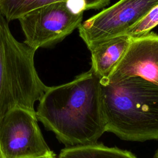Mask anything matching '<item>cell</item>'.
I'll use <instances>...</instances> for the list:
<instances>
[{"instance_id": "1", "label": "cell", "mask_w": 158, "mask_h": 158, "mask_svg": "<svg viewBox=\"0 0 158 158\" xmlns=\"http://www.w3.org/2000/svg\"><path fill=\"white\" fill-rule=\"evenodd\" d=\"M39 101L37 119L66 146L96 143L106 131L101 79L91 69L69 83L49 86Z\"/></svg>"}, {"instance_id": "2", "label": "cell", "mask_w": 158, "mask_h": 158, "mask_svg": "<svg viewBox=\"0 0 158 158\" xmlns=\"http://www.w3.org/2000/svg\"><path fill=\"white\" fill-rule=\"evenodd\" d=\"M106 131L127 141L158 139V84L139 77L101 83Z\"/></svg>"}, {"instance_id": "3", "label": "cell", "mask_w": 158, "mask_h": 158, "mask_svg": "<svg viewBox=\"0 0 158 158\" xmlns=\"http://www.w3.org/2000/svg\"><path fill=\"white\" fill-rule=\"evenodd\" d=\"M8 22L0 14V125L15 107L35 112V103L49 87L36 72V50L18 41Z\"/></svg>"}, {"instance_id": "4", "label": "cell", "mask_w": 158, "mask_h": 158, "mask_svg": "<svg viewBox=\"0 0 158 158\" xmlns=\"http://www.w3.org/2000/svg\"><path fill=\"white\" fill-rule=\"evenodd\" d=\"M83 14L73 12L65 2L36 9L18 19L25 37L23 43L36 51L54 45L78 28Z\"/></svg>"}, {"instance_id": "5", "label": "cell", "mask_w": 158, "mask_h": 158, "mask_svg": "<svg viewBox=\"0 0 158 158\" xmlns=\"http://www.w3.org/2000/svg\"><path fill=\"white\" fill-rule=\"evenodd\" d=\"M36 112L15 107L0 125V158H38L51 150L37 122Z\"/></svg>"}, {"instance_id": "6", "label": "cell", "mask_w": 158, "mask_h": 158, "mask_svg": "<svg viewBox=\"0 0 158 158\" xmlns=\"http://www.w3.org/2000/svg\"><path fill=\"white\" fill-rule=\"evenodd\" d=\"M157 4L158 0H119L81 22L78 27L79 35L89 49L123 35Z\"/></svg>"}, {"instance_id": "7", "label": "cell", "mask_w": 158, "mask_h": 158, "mask_svg": "<svg viewBox=\"0 0 158 158\" xmlns=\"http://www.w3.org/2000/svg\"><path fill=\"white\" fill-rule=\"evenodd\" d=\"M130 77H139L158 84V34L151 31L131 38L107 81L102 83Z\"/></svg>"}, {"instance_id": "8", "label": "cell", "mask_w": 158, "mask_h": 158, "mask_svg": "<svg viewBox=\"0 0 158 158\" xmlns=\"http://www.w3.org/2000/svg\"><path fill=\"white\" fill-rule=\"evenodd\" d=\"M131 38L125 35L103 41L91 48V69L101 79L106 82L114 69L127 50Z\"/></svg>"}, {"instance_id": "9", "label": "cell", "mask_w": 158, "mask_h": 158, "mask_svg": "<svg viewBox=\"0 0 158 158\" xmlns=\"http://www.w3.org/2000/svg\"><path fill=\"white\" fill-rule=\"evenodd\" d=\"M110 0H0V14L7 22L18 20L26 14L41 7L59 2H65L76 13L90 9H99Z\"/></svg>"}, {"instance_id": "10", "label": "cell", "mask_w": 158, "mask_h": 158, "mask_svg": "<svg viewBox=\"0 0 158 158\" xmlns=\"http://www.w3.org/2000/svg\"><path fill=\"white\" fill-rule=\"evenodd\" d=\"M58 158H137L131 152L102 144L68 146L62 149Z\"/></svg>"}, {"instance_id": "11", "label": "cell", "mask_w": 158, "mask_h": 158, "mask_svg": "<svg viewBox=\"0 0 158 158\" xmlns=\"http://www.w3.org/2000/svg\"><path fill=\"white\" fill-rule=\"evenodd\" d=\"M158 25V4L149 10L138 22L129 28L123 35L131 38L141 36L150 33Z\"/></svg>"}, {"instance_id": "12", "label": "cell", "mask_w": 158, "mask_h": 158, "mask_svg": "<svg viewBox=\"0 0 158 158\" xmlns=\"http://www.w3.org/2000/svg\"><path fill=\"white\" fill-rule=\"evenodd\" d=\"M38 158H57L56 154L53 152V151H51L48 154H46V156L40 157H38Z\"/></svg>"}, {"instance_id": "13", "label": "cell", "mask_w": 158, "mask_h": 158, "mask_svg": "<svg viewBox=\"0 0 158 158\" xmlns=\"http://www.w3.org/2000/svg\"><path fill=\"white\" fill-rule=\"evenodd\" d=\"M153 158H158V149H157V151L156 152V153H155V154H154Z\"/></svg>"}]
</instances>
